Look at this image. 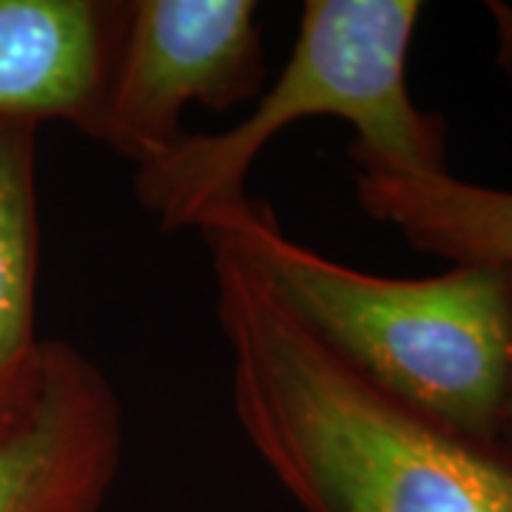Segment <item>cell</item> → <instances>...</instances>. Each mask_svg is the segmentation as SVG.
<instances>
[{
	"instance_id": "3",
	"label": "cell",
	"mask_w": 512,
	"mask_h": 512,
	"mask_svg": "<svg viewBox=\"0 0 512 512\" xmlns=\"http://www.w3.org/2000/svg\"><path fill=\"white\" fill-rule=\"evenodd\" d=\"M419 0H305L282 72L256 94L234 128L185 131L165 154L137 165L134 194L160 231H200L211 217L248 200L259 154L296 120L336 117L356 137L353 165L404 174H447V123L416 106L407 57Z\"/></svg>"
},
{
	"instance_id": "4",
	"label": "cell",
	"mask_w": 512,
	"mask_h": 512,
	"mask_svg": "<svg viewBox=\"0 0 512 512\" xmlns=\"http://www.w3.org/2000/svg\"><path fill=\"white\" fill-rule=\"evenodd\" d=\"M265 80L254 0H128L92 140L143 165L183 140L188 106L234 109Z\"/></svg>"
},
{
	"instance_id": "1",
	"label": "cell",
	"mask_w": 512,
	"mask_h": 512,
	"mask_svg": "<svg viewBox=\"0 0 512 512\" xmlns=\"http://www.w3.org/2000/svg\"><path fill=\"white\" fill-rule=\"evenodd\" d=\"M214 313L231 407L305 512H512V447L458 433L330 350L217 231Z\"/></svg>"
},
{
	"instance_id": "9",
	"label": "cell",
	"mask_w": 512,
	"mask_h": 512,
	"mask_svg": "<svg viewBox=\"0 0 512 512\" xmlns=\"http://www.w3.org/2000/svg\"><path fill=\"white\" fill-rule=\"evenodd\" d=\"M501 441L512 447V387H510V396H507V404H504V419H501Z\"/></svg>"
},
{
	"instance_id": "2",
	"label": "cell",
	"mask_w": 512,
	"mask_h": 512,
	"mask_svg": "<svg viewBox=\"0 0 512 512\" xmlns=\"http://www.w3.org/2000/svg\"><path fill=\"white\" fill-rule=\"evenodd\" d=\"M237 245L311 333L370 382L458 433L501 441L512 387V268L456 262L444 274H367L285 234L248 200L205 222Z\"/></svg>"
},
{
	"instance_id": "5",
	"label": "cell",
	"mask_w": 512,
	"mask_h": 512,
	"mask_svg": "<svg viewBox=\"0 0 512 512\" xmlns=\"http://www.w3.org/2000/svg\"><path fill=\"white\" fill-rule=\"evenodd\" d=\"M123 450V399L106 370L49 339L35 402L0 436V512H103Z\"/></svg>"
},
{
	"instance_id": "8",
	"label": "cell",
	"mask_w": 512,
	"mask_h": 512,
	"mask_svg": "<svg viewBox=\"0 0 512 512\" xmlns=\"http://www.w3.org/2000/svg\"><path fill=\"white\" fill-rule=\"evenodd\" d=\"M356 202L373 222L396 228L419 254L512 268V191L447 174H404L353 165Z\"/></svg>"
},
{
	"instance_id": "7",
	"label": "cell",
	"mask_w": 512,
	"mask_h": 512,
	"mask_svg": "<svg viewBox=\"0 0 512 512\" xmlns=\"http://www.w3.org/2000/svg\"><path fill=\"white\" fill-rule=\"evenodd\" d=\"M40 128L0 120V436L29 413L49 350L37 333Z\"/></svg>"
},
{
	"instance_id": "6",
	"label": "cell",
	"mask_w": 512,
	"mask_h": 512,
	"mask_svg": "<svg viewBox=\"0 0 512 512\" xmlns=\"http://www.w3.org/2000/svg\"><path fill=\"white\" fill-rule=\"evenodd\" d=\"M128 0H0V120L92 137Z\"/></svg>"
}]
</instances>
